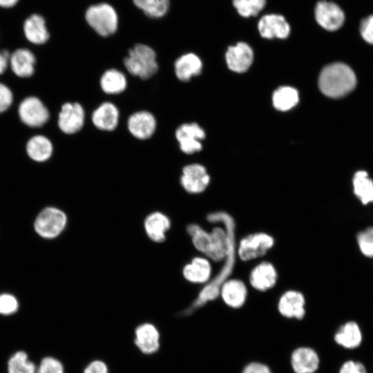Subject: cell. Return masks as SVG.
<instances>
[{
	"mask_svg": "<svg viewBox=\"0 0 373 373\" xmlns=\"http://www.w3.org/2000/svg\"><path fill=\"white\" fill-rule=\"evenodd\" d=\"M207 220L209 222H221L224 226L228 241L227 254L224 258L225 262L218 274L202 289L190 307L184 311V314L186 315L202 307L207 302L216 299L219 296L222 285L227 280L235 265L236 224L233 218L224 211H217L208 214Z\"/></svg>",
	"mask_w": 373,
	"mask_h": 373,
	"instance_id": "cell-1",
	"label": "cell"
},
{
	"mask_svg": "<svg viewBox=\"0 0 373 373\" xmlns=\"http://www.w3.org/2000/svg\"><path fill=\"white\" fill-rule=\"evenodd\" d=\"M354 71L343 63H334L325 66L318 78V86L326 96L338 98L350 93L356 86Z\"/></svg>",
	"mask_w": 373,
	"mask_h": 373,
	"instance_id": "cell-2",
	"label": "cell"
},
{
	"mask_svg": "<svg viewBox=\"0 0 373 373\" xmlns=\"http://www.w3.org/2000/svg\"><path fill=\"white\" fill-rule=\"evenodd\" d=\"M186 230L197 250L214 261L226 258L228 241L225 229L217 227L209 233L197 224H190Z\"/></svg>",
	"mask_w": 373,
	"mask_h": 373,
	"instance_id": "cell-3",
	"label": "cell"
},
{
	"mask_svg": "<svg viewBox=\"0 0 373 373\" xmlns=\"http://www.w3.org/2000/svg\"><path fill=\"white\" fill-rule=\"evenodd\" d=\"M124 65L131 75L142 79L151 78L159 68L155 50L142 44H137L129 50Z\"/></svg>",
	"mask_w": 373,
	"mask_h": 373,
	"instance_id": "cell-4",
	"label": "cell"
},
{
	"mask_svg": "<svg viewBox=\"0 0 373 373\" xmlns=\"http://www.w3.org/2000/svg\"><path fill=\"white\" fill-rule=\"evenodd\" d=\"M88 23L102 37L113 34L117 28V15L114 8L108 3L92 6L86 12Z\"/></svg>",
	"mask_w": 373,
	"mask_h": 373,
	"instance_id": "cell-5",
	"label": "cell"
},
{
	"mask_svg": "<svg viewBox=\"0 0 373 373\" xmlns=\"http://www.w3.org/2000/svg\"><path fill=\"white\" fill-rule=\"evenodd\" d=\"M66 222L67 217L64 212L55 207H47L37 217L35 229L41 237L54 238L62 232Z\"/></svg>",
	"mask_w": 373,
	"mask_h": 373,
	"instance_id": "cell-6",
	"label": "cell"
},
{
	"mask_svg": "<svg viewBox=\"0 0 373 373\" xmlns=\"http://www.w3.org/2000/svg\"><path fill=\"white\" fill-rule=\"evenodd\" d=\"M274 238L264 233L251 234L240 242L238 253L243 261L251 260L264 256L272 247Z\"/></svg>",
	"mask_w": 373,
	"mask_h": 373,
	"instance_id": "cell-7",
	"label": "cell"
},
{
	"mask_svg": "<svg viewBox=\"0 0 373 373\" xmlns=\"http://www.w3.org/2000/svg\"><path fill=\"white\" fill-rule=\"evenodd\" d=\"M19 116L21 122L30 127H40L49 119V111L36 97L25 98L19 106Z\"/></svg>",
	"mask_w": 373,
	"mask_h": 373,
	"instance_id": "cell-8",
	"label": "cell"
},
{
	"mask_svg": "<svg viewBox=\"0 0 373 373\" xmlns=\"http://www.w3.org/2000/svg\"><path fill=\"white\" fill-rule=\"evenodd\" d=\"M314 17L318 24L329 31L339 29L345 20L342 9L335 3L325 0H321L316 3Z\"/></svg>",
	"mask_w": 373,
	"mask_h": 373,
	"instance_id": "cell-9",
	"label": "cell"
},
{
	"mask_svg": "<svg viewBox=\"0 0 373 373\" xmlns=\"http://www.w3.org/2000/svg\"><path fill=\"white\" fill-rule=\"evenodd\" d=\"M175 135L180 150L186 154H192L201 151L200 141L204 139L205 133L197 123L193 122L178 126Z\"/></svg>",
	"mask_w": 373,
	"mask_h": 373,
	"instance_id": "cell-10",
	"label": "cell"
},
{
	"mask_svg": "<svg viewBox=\"0 0 373 373\" xmlns=\"http://www.w3.org/2000/svg\"><path fill=\"white\" fill-rule=\"evenodd\" d=\"M84 120L85 112L82 106L77 102H67L61 106L57 123L63 133L70 135L82 128Z\"/></svg>",
	"mask_w": 373,
	"mask_h": 373,
	"instance_id": "cell-11",
	"label": "cell"
},
{
	"mask_svg": "<svg viewBox=\"0 0 373 373\" xmlns=\"http://www.w3.org/2000/svg\"><path fill=\"white\" fill-rule=\"evenodd\" d=\"M210 181L206 169L199 164H191L182 169L180 183L188 193L197 194L203 192Z\"/></svg>",
	"mask_w": 373,
	"mask_h": 373,
	"instance_id": "cell-12",
	"label": "cell"
},
{
	"mask_svg": "<svg viewBox=\"0 0 373 373\" xmlns=\"http://www.w3.org/2000/svg\"><path fill=\"white\" fill-rule=\"evenodd\" d=\"M258 30L265 39H286L290 34V25L280 14L270 13L261 17L258 22Z\"/></svg>",
	"mask_w": 373,
	"mask_h": 373,
	"instance_id": "cell-13",
	"label": "cell"
},
{
	"mask_svg": "<svg viewBox=\"0 0 373 373\" xmlns=\"http://www.w3.org/2000/svg\"><path fill=\"white\" fill-rule=\"evenodd\" d=\"M155 116L146 111H137L131 114L127 121V128L130 133L138 140H147L156 129Z\"/></svg>",
	"mask_w": 373,
	"mask_h": 373,
	"instance_id": "cell-14",
	"label": "cell"
},
{
	"mask_svg": "<svg viewBox=\"0 0 373 373\" xmlns=\"http://www.w3.org/2000/svg\"><path fill=\"white\" fill-rule=\"evenodd\" d=\"M254 59L252 48L245 42L229 46L226 52V61L232 71L243 73L249 69Z\"/></svg>",
	"mask_w": 373,
	"mask_h": 373,
	"instance_id": "cell-15",
	"label": "cell"
},
{
	"mask_svg": "<svg viewBox=\"0 0 373 373\" xmlns=\"http://www.w3.org/2000/svg\"><path fill=\"white\" fill-rule=\"evenodd\" d=\"M119 113L117 106L109 102L101 104L92 113L91 120L99 130L111 131L119 122Z\"/></svg>",
	"mask_w": 373,
	"mask_h": 373,
	"instance_id": "cell-16",
	"label": "cell"
},
{
	"mask_svg": "<svg viewBox=\"0 0 373 373\" xmlns=\"http://www.w3.org/2000/svg\"><path fill=\"white\" fill-rule=\"evenodd\" d=\"M144 227L149 239L160 243L166 239V233L171 227V220L164 213L155 211L146 217Z\"/></svg>",
	"mask_w": 373,
	"mask_h": 373,
	"instance_id": "cell-17",
	"label": "cell"
},
{
	"mask_svg": "<svg viewBox=\"0 0 373 373\" xmlns=\"http://www.w3.org/2000/svg\"><path fill=\"white\" fill-rule=\"evenodd\" d=\"M23 30L27 40L33 44H44L50 37L45 19L39 14L28 17L23 22Z\"/></svg>",
	"mask_w": 373,
	"mask_h": 373,
	"instance_id": "cell-18",
	"label": "cell"
},
{
	"mask_svg": "<svg viewBox=\"0 0 373 373\" xmlns=\"http://www.w3.org/2000/svg\"><path fill=\"white\" fill-rule=\"evenodd\" d=\"M305 298L296 291H287L282 295L278 302L280 313L287 318L301 319L305 315Z\"/></svg>",
	"mask_w": 373,
	"mask_h": 373,
	"instance_id": "cell-19",
	"label": "cell"
},
{
	"mask_svg": "<svg viewBox=\"0 0 373 373\" xmlns=\"http://www.w3.org/2000/svg\"><path fill=\"white\" fill-rule=\"evenodd\" d=\"M159 340V332L152 324L144 323L135 329V343L144 354L155 352L160 347Z\"/></svg>",
	"mask_w": 373,
	"mask_h": 373,
	"instance_id": "cell-20",
	"label": "cell"
},
{
	"mask_svg": "<svg viewBox=\"0 0 373 373\" xmlns=\"http://www.w3.org/2000/svg\"><path fill=\"white\" fill-rule=\"evenodd\" d=\"M36 59L27 48H18L10 57V65L13 73L19 77H29L33 75Z\"/></svg>",
	"mask_w": 373,
	"mask_h": 373,
	"instance_id": "cell-21",
	"label": "cell"
},
{
	"mask_svg": "<svg viewBox=\"0 0 373 373\" xmlns=\"http://www.w3.org/2000/svg\"><path fill=\"white\" fill-rule=\"evenodd\" d=\"M291 363L296 373H314L318 367L319 358L314 350L299 347L293 352Z\"/></svg>",
	"mask_w": 373,
	"mask_h": 373,
	"instance_id": "cell-22",
	"label": "cell"
},
{
	"mask_svg": "<svg viewBox=\"0 0 373 373\" xmlns=\"http://www.w3.org/2000/svg\"><path fill=\"white\" fill-rule=\"evenodd\" d=\"M277 280L274 267L268 262L258 265L251 272L249 282L257 290L265 291L273 287Z\"/></svg>",
	"mask_w": 373,
	"mask_h": 373,
	"instance_id": "cell-23",
	"label": "cell"
},
{
	"mask_svg": "<svg viewBox=\"0 0 373 373\" xmlns=\"http://www.w3.org/2000/svg\"><path fill=\"white\" fill-rule=\"evenodd\" d=\"M202 63L200 57L194 53H186L179 57L174 63V71L177 78L187 82L200 73Z\"/></svg>",
	"mask_w": 373,
	"mask_h": 373,
	"instance_id": "cell-24",
	"label": "cell"
},
{
	"mask_svg": "<svg viewBox=\"0 0 373 373\" xmlns=\"http://www.w3.org/2000/svg\"><path fill=\"white\" fill-rule=\"evenodd\" d=\"M220 294L227 305L238 308L241 307L246 300L247 288L240 280H227L222 285Z\"/></svg>",
	"mask_w": 373,
	"mask_h": 373,
	"instance_id": "cell-25",
	"label": "cell"
},
{
	"mask_svg": "<svg viewBox=\"0 0 373 373\" xmlns=\"http://www.w3.org/2000/svg\"><path fill=\"white\" fill-rule=\"evenodd\" d=\"M211 267L209 260L204 258L195 257L186 264L182 269L184 278L193 283H204L209 280Z\"/></svg>",
	"mask_w": 373,
	"mask_h": 373,
	"instance_id": "cell-26",
	"label": "cell"
},
{
	"mask_svg": "<svg viewBox=\"0 0 373 373\" xmlns=\"http://www.w3.org/2000/svg\"><path fill=\"white\" fill-rule=\"evenodd\" d=\"M99 84L102 90L108 95H117L124 91L127 87L125 75L115 68L106 70L101 76Z\"/></svg>",
	"mask_w": 373,
	"mask_h": 373,
	"instance_id": "cell-27",
	"label": "cell"
},
{
	"mask_svg": "<svg viewBox=\"0 0 373 373\" xmlns=\"http://www.w3.org/2000/svg\"><path fill=\"white\" fill-rule=\"evenodd\" d=\"M335 341L342 347L354 349L358 347L362 341V334L358 324L350 321L342 325L334 336Z\"/></svg>",
	"mask_w": 373,
	"mask_h": 373,
	"instance_id": "cell-28",
	"label": "cell"
},
{
	"mask_svg": "<svg viewBox=\"0 0 373 373\" xmlns=\"http://www.w3.org/2000/svg\"><path fill=\"white\" fill-rule=\"evenodd\" d=\"M52 151L53 146L50 140L44 135H35L27 142V154L36 162H44L48 160Z\"/></svg>",
	"mask_w": 373,
	"mask_h": 373,
	"instance_id": "cell-29",
	"label": "cell"
},
{
	"mask_svg": "<svg viewBox=\"0 0 373 373\" xmlns=\"http://www.w3.org/2000/svg\"><path fill=\"white\" fill-rule=\"evenodd\" d=\"M354 193L363 204L373 202V181L365 171H358L353 178Z\"/></svg>",
	"mask_w": 373,
	"mask_h": 373,
	"instance_id": "cell-30",
	"label": "cell"
},
{
	"mask_svg": "<svg viewBox=\"0 0 373 373\" xmlns=\"http://www.w3.org/2000/svg\"><path fill=\"white\" fill-rule=\"evenodd\" d=\"M298 91L290 86L278 88L273 94L274 106L279 111H286L294 107L298 102Z\"/></svg>",
	"mask_w": 373,
	"mask_h": 373,
	"instance_id": "cell-31",
	"label": "cell"
},
{
	"mask_svg": "<svg viewBox=\"0 0 373 373\" xmlns=\"http://www.w3.org/2000/svg\"><path fill=\"white\" fill-rule=\"evenodd\" d=\"M137 7L151 17H161L167 12L169 0H133Z\"/></svg>",
	"mask_w": 373,
	"mask_h": 373,
	"instance_id": "cell-32",
	"label": "cell"
},
{
	"mask_svg": "<svg viewBox=\"0 0 373 373\" xmlns=\"http://www.w3.org/2000/svg\"><path fill=\"white\" fill-rule=\"evenodd\" d=\"M237 12L242 17L257 16L266 6V0H232Z\"/></svg>",
	"mask_w": 373,
	"mask_h": 373,
	"instance_id": "cell-33",
	"label": "cell"
},
{
	"mask_svg": "<svg viewBox=\"0 0 373 373\" xmlns=\"http://www.w3.org/2000/svg\"><path fill=\"white\" fill-rule=\"evenodd\" d=\"M8 373H35V364L28 359L26 352H16L8 361Z\"/></svg>",
	"mask_w": 373,
	"mask_h": 373,
	"instance_id": "cell-34",
	"label": "cell"
},
{
	"mask_svg": "<svg viewBox=\"0 0 373 373\" xmlns=\"http://www.w3.org/2000/svg\"><path fill=\"white\" fill-rule=\"evenodd\" d=\"M357 242L361 251L367 257H373V227L360 232Z\"/></svg>",
	"mask_w": 373,
	"mask_h": 373,
	"instance_id": "cell-35",
	"label": "cell"
},
{
	"mask_svg": "<svg viewBox=\"0 0 373 373\" xmlns=\"http://www.w3.org/2000/svg\"><path fill=\"white\" fill-rule=\"evenodd\" d=\"M18 309V302L11 294H3L0 295V314L10 315L15 313Z\"/></svg>",
	"mask_w": 373,
	"mask_h": 373,
	"instance_id": "cell-36",
	"label": "cell"
},
{
	"mask_svg": "<svg viewBox=\"0 0 373 373\" xmlns=\"http://www.w3.org/2000/svg\"><path fill=\"white\" fill-rule=\"evenodd\" d=\"M37 373H64V368L57 359L46 357L41 361Z\"/></svg>",
	"mask_w": 373,
	"mask_h": 373,
	"instance_id": "cell-37",
	"label": "cell"
},
{
	"mask_svg": "<svg viewBox=\"0 0 373 373\" xmlns=\"http://www.w3.org/2000/svg\"><path fill=\"white\" fill-rule=\"evenodd\" d=\"M12 101L11 90L6 85L0 83V113L6 111L11 106Z\"/></svg>",
	"mask_w": 373,
	"mask_h": 373,
	"instance_id": "cell-38",
	"label": "cell"
},
{
	"mask_svg": "<svg viewBox=\"0 0 373 373\" xmlns=\"http://www.w3.org/2000/svg\"><path fill=\"white\" fill-rule=\"evenodd\" d=\"M360 32L367 42L373 44V15L366 17L361 21Z\"/></svg>",
	"mask_w": 373,
	"mask_h": 373,
	"instance_id": "cell-39",
	"label": "cell"
},
{
	"mask_svg": "<svg viewBox=\"0 0 373 373\" xmlns=\"http://www.w3.org/2000/svg\"><path fill=\"white\" fill-rule=\"evenodd\" d=\"M339 373H367L365 366L353 361H346L341 366Z\"/></svg>",
	"mask_w": 373,
	"mask_h": 373,
	"instance_id": "cell-40",
	"label": "cell"
},
{
	"mask_svg": "<svg viewBox=\"0 0 373 373\" xmlns=\"http://www.w3.org/2000/svg\"><path fill=\"white\" fill-rule=\"evenodd\" d=\"M242 373H271L270 369L265 365L260 363H251L248 364Z\"/></svg>",
	"mask_w": 373,
	"mask_h": 373,
	"instance_id": "cell-41",
	"label": "cell"
},
{
	"mask_svg": "<svg viewBox=\"0 0 373 373\" xmlns=\"http://www.w3.org/2000/svg\"><path fill=\"white\" fill-rule=\"evenodd\" d=\"M84 373H108V369L104 362L95 361L86 367Z\"/></svg>",
	"mask_w": 373,
	"mask_h": 373,
	"instance_id": "cell-42",
	"label": "cell"
},
{
	"mask_svg": "<svg viewBox=\"0 0 373 373\" xmlns=\"http://www.w3.org/2000/svg\"><path fill=\"white\" fill-rule=\"evenodd\" d=\"M10 55L6 50L0 51V75L3 74L6 70L10 62Z\"/></svg>",
	"mask_w": 373,
	"mask_h": 373,
	"instance_id": "cell-43",
	"label": "cell"
},
{
	"mask_svg": "<svg viewBox=\"0 0 373 373\" xmlns=\"http://www.w3.org/2000/svg\"><path fill=\"white\" fill-rule=\"evenodd\" d=\"M19 0H0V7L3 8H10L18 3Z\"/></svg>",
	"mask_w": 373,
	"mask_h": 373,
	"instance_id": "cell-44",
	"label": "cell"
}]
</instances>
